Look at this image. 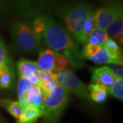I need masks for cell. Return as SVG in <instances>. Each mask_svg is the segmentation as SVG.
<instances>
[{
    "mask_svg": "<svg viewBox=\"0 0 123 123\" xmlns=\"http://www.w3.org/2000/svg\"><path fill=\"white\" fill-rule=\"evenodd\" d=\"M47 27L43 38L49 48L62 52L72 67L78 69L84 66V58L78 44L68 31L53 18L46 15Z\"/></svg>",
    "mask_w": 123,
    "mask_h": 123,
    "instance_id": "obj_1",
    "label": "cell"
},
{
    "mask_svg": "<svg viewBox=\"0 0 123 123\" xmlns=\"http://www.w3.org/2000/svg\"><path fill=\"white\" fill-rule=\"evenodd\" d=\"M94 10L92 4L84 1H77L59 5L55 12L75 42L82 44L81 32L84 23Z\"/></svg>",
    "mask_w": 123,
    "mask_h": 123,
    "instance_id": "obj_2",
    "label": "cell"
},
{
    "mask_svg": "<svg viewBox=\"0 0 123 123\" xmlns=\"http://www.w3.org/2000/svg\"><path fill=\"white\" fill-rule=\"evenodd\" d=\"M11 39L18 50L26 53L38 52L41 47L43 37L36 34L30 23L15 21L10 26Z\"/></svg>",
    "mask_w": 123,
    "mask_h": 123,
    "instance_id": "obj_3",
    "label": "cell"
},
{
    "mask_svg": "<svg viewBox=\"0 0 123 123\" xmlns=\"http://www.w3.org/2000/svg\"><path fill=\"white\" fill-rule=\"evenodd\" d=\"M43 97V116L47 123H54L68 105L70 93L57 85Z\"/></svg>",
    "mask_w": 123,
    "mask_h": 123,
    "instance_id": "obj_4",
    "label": "cell"
},
{
    "mask_svg": "<svg viewBox=\"0 0 123 123\" xmlns=\"http://www.w3.org/2000/svg\"><path fill=\"white\" fill-rule=\"evenodd\" d=\"M56 81L58 85L66 89L69 93H72L79 98L86 101H90L88 86L70 70H65L56 75Z\"/></svg>",
    "mask_w": 123,
    "mask_h": 123,
    "instance_id": "obj_5",
    "label": "cell"
},
{
    "mask_svg": "<svg viewBox=\"0 0 123 123\" xmlns=\"http://www.w3.org/2000/svg\"><path fill=\"white\" fill-rule=\"evenodd\" d=\"M122 9L123 6L120 2L108 1L106 4L95 10L94 12L95 27L103 30H107L111 23Z\"/></svg>",
    "mask_w": 123,
    "mask_h": 123,
    "instance_id": "obj_6",
    "label": "cell"
},
{
    "mask_svg": "<svg viewBox=\"0 0 123 123\" xmlns=\"http://www.w3.org/2000/svg\"><path fill=\"white\" fill-rule=\"evenodd\" d=\"M20 14L25 18H34L40 14L51 0H14Z\"/></svg>",
    "mask_w": 123,
    "mask_h": 123,
    "instance_id": "obj_7",
    "label": "cell"
},
{
    "mask_svg": "<svg viewBox=\"0 0 123 123\" xmlns=\"http://www.w3.org/2000/svg\"><path fill=\"white\" fill-rule=\"evenodd\" d=\"M92 84L102 86L108 90L118 78L114 75L107 66L91 68Z\"/></svg>",
    "mask_w": 123,
    "mask_h": 123,
    "instance_id": "obj_8",
    "label": "cell"
},
{
    "mask_svg": "<svg viewBox=\"0 0 123 123\" xmlns=\"http://www.w3.org/2000/svg\"><path fill=\"white\" fill-rule=\"evenodd\" d=\"M56 54V51L49 48L42 49L39 52L38 62H36L39 70L53 71V62Z\"/></svg>",
    "mask_w": 123,
    "mask_h": 123,
    "instance_id": "obj_9",
    "label": "cell"
},
{
    "mask_svg": "<svg viewBox=\"0 0 123 123\" xmlns=\"http://www.w3.org/2000/svg\"><path fill=\"white\" fill-rule=\"evenodd\" d=\"M17 70L18 77L27 79L33 74H37L39 71L36 62L27 59H20L17 64Z\"/></svg>",
    "mask_w": 123,
    "mask_h": 123,
    "instance_id": "obj_10",
    "label": "cell"
},
{
    "mask_svg": "<svg viewBox=\"0 0 123 123\" xmlns=\"http://www.w3.org/2000/svg\"><path fill=\"white\" fill-rule=\"evenodd\" d=\"M43 94L39 86L32 85L26 96V105L34 107L42 111L43 103Z\"/></svg>",
    "mask_w": 123,
    "mask_h": 123,
    "instance_id": "obj_11",
    "label": "cell"
},
{
    "mask_svg": "<svg viewBox=\"0 0 123 123\" xmlns=\"http://www.w3.org/2000/svg\"><path fill=\"white\" fill-rule=\"evenodd\" d=\"M15 79L14 67L6 66L0 68V88L9 90L13 87Z\"/></svg>",
    "mask_w": 123,
    "mask_h": 123,
    "instance_id": "obj_12",
    "label": "cell"
},
{
    "mask_svg": "<svg viewBox=\"0 0 123 123\" xmlns=\"http://www.w3.org/2000/svg\"><path fill=\"white\" fill-rule=\"evenodd\" d=\"M0 107L5 109L17 120L20 118L25 109V107L18 101H12L8 98L0 99Z\"/></svg>",
    "mask_w": 123,
    "mask_h": 123,
    "instance_id": "obj_13",
    "label": "cell"
},
{
    "mask_svg": "<svg viewBox=\"0 0 123 123\" xmlns=\"http://www.w3.org/2000/svg\"><path fill=\"white\" fill-rule=\"evenodd\" d=\"M90 100L97 104L104 103L108 98V90L98 84H90L88 86Z\"/></svg>",
    "mask_w": 123,
    "mask_h": 123,
    "instance_id": "obj_14",
    "label": "cell"
},
{
    "mask_svg": "<svg viewBox=\"0 0 123 123\" xmlns=\"http://www.w3.org/2000/svg\"><path fill=\"white\" fill-rule=\"evenodd\" d=\"M107 33L111 38L114 40L118 38L120 36L123 35V10H120V12L111 23L107 29Z\"/></svg>",
    "mask_w": 123,
    "mask_h": 123,
    "instance_id": "obj_15",
    "label": "cell"
},
{
    "mask_svg": "<svg viewBox=\"0 0 123 123\" xmlns=\"http://www.w3.org/2000/svg\"><path fill=\"white\" fill-rule=\"evenodd\" d=\"M43 116V111L34 107H25L22 115L17 119V123H36L38 119Z\"/></svg>",
    "mask_w": 123,
    "mask_h": 123,
    "instance_id": "obj_16",
    "label": "cell"
},
{
    "mask_svg": "<svg viewBox=\"0 0 123 123\" xmlns=\"http://www.w3.org/2000/svg\"><path fill=\"white\" fill-rule=\"evenodd\" d=\"M90 61L92 62L95 64H122L123 62H120L118 60H115L114 58L111 57L110 54L104 47H101L99 51L95 54L94 56L90 57L88 59Z\"/></svg>",
    "mask_w": 123,
    "mask_h": 123,
    "instance_id": "obj_17",
    "label": "cell"
},
{
    "mask_svg": "<svg viewBox=\"0 0 123 123\" xmlns=\"http://www.w3.org/2000/svg\"><path fill=\"white\" fill-rule=\"evenodd\" d=\"M31 84L29 81V80L26 78L18 77V81L17 83V95L18 102L22 105L24 107L26 105V96L28 91L32 86Z\"/></svg>",
    "mask_w": 123,
    "mask_h": 123,
    "instance_id": "obj_18",
    "label": "cell"
},
{
    "mask_svg": "<svg viewBox=\"0 0 123 123\" xmlns=\"http://www.w3.org/2000/svg\"><path fill=\"white\" fill-rule=\"evenodd\" d=\"M103 47L110 54V55L114 58L115 60L120 62H123L122 50L116 40L110 38L103 44Z\"/></svg>",
    "mask_w": 123,
    "mask_h": 123,
    "instance_id": "obj_19",
    "label": "cell"
},
{
    "mask_svg": "<svg viewBox=\"0 0 123 123\" xmlns=\"http://www.w3.org/2000/svg\"><path fill=\"white\" fill-rule=\"evenodd\" d=\"M32 30L37 35L43 37L44 31L47 27V19L46 15L44 14H38L33 18L32 22L30 23Z\"/></svg>",
    "mask_w": 123,
    "mask_h": 123,
    "instance_id": "obj_20",
    "label": "cell"
},
{
    "mask_svg": "<svg viewBox=\"0 0 123 123\" xmlns=\"http://www.w3.org/2000/svg\"><path fill=\"white\" fill-rule=\"evenodd\" d=\"M68 65L69 62L67 58L62 53L56 52L53 62V68L52 73L55 75H57L66 70Z\"/></svg>",
    "mask_w": 123,
    "mask_h": 123,
    "instance_id": "obj_21",
    "label": "cell"
},
{
    "mask_svg": "<svg viewBox=\"0 0 123 123\" xmlns=\"http://www.w3.org/2000/svg\"><path fill=\"white\" fill-rule=\"evenodd\" d=\"M6 66L14 67L13 63L9 55L8 51L4 41L0 36V68Z\"/></svg>",
    "mask_w": 123,
    "mask_h": 123,
    "instance_id": "obj_22",
    "label": "cell"
},
{
    "mask_svg": "<svg viewBox=\"0 0 123 123\" xmlns=\"http://www.w3.org/2000/svg\"><path fill=\"white\" fill-rule=\"evenodd\" d=\"M110 95L119 101H123V79H118L108 90Z\"/></svg>",
    "mask_w": 123,
    "mask_h": 123,
    "instance_id": "obj_23",
    "label": "cell"
},
{
    "mask_svg": "<svg viewBox=\"0 0 123 123\" xmlns=\"http://www.w3.org/2000/svg\"><path fill=\"white\" fill-rule=\"evenodd\" d=\"M94 27H95V23H94V13H93L88 18V19L85 22L84 27H83V30H82V32H81V42H82V44L86 43V40H87L88 36L90 35L91 31Z\"/></svg>",
    "mask_w": 123,
    "mask_h": 123,
    "instance_id": "obj_24",
    "label": "cell"
},
{
    "mask_svg": "<svg viewBox=\"0 0 123 123\" xmlns=\"http://www.w3.org/2000/svg\"><path fill=\"white\" fill-rule=\"evenodd\" d=\"M89 36L97 38V39L98 41V43H99V46H101V47L103 46V44H105L106 41L110 38L107 31L103 30H101L97 27H94L91 31Z\"/></svg>",
    "mask_w": 123,
    "mask_h": 123,
    "instance_id": "obj_25",
    "label": "cell"
},
{
    "mask_svg": "<svg viewBox=\"0 0 123 123\" xmlns=\"http://www.w3.org/2000/svg\"><path fill=\"white\" fill-rule=\"evenodd\" d=\"M101 47L99 45H94L91 44H84V47L81 50V54L84 60H88L90 57L94 56L95 54H97L99 50L101 49Z\"/></svg>",
    "mask_w": 123,
    "mask_h": 123,
    "instance_id": "obj_26",
    "label": "cell"
},
{
    "mask_svg": "<svg viewBox=\"0 0 123 123\" xmlns=\"http://www.w3.org/2000/svg\"><path fill=\"white\" fill-rule=\"evenodd\" d=\"M57 85L58 84H57L56 79H51L49 81L41 82V85H40V88L42 90L43 97L45 96L46 94H47L49 92H51L53 88L57 86Z\"/></svg>",
    "mask_w": 123,
    "mask_h": 123,
    "instance_id": "obj_27",
    "label": "cell"
},
{
    "mask_svg": "<svg viewBox=\"0 0 123 123\" xmlns=\"http://www.w3.org/2000/svg\"><path fill=\"white\" fill-rule=\"evenodd\" d=\"M114 75L118 79H123V64H114L107 66Z\"/></svg>",
    "mask_w": 123,
    "mask_h": 123,
    "instance_id": "obj_28",
    "label": "cell"
},
{
    "mask_svg": "<svg viewBox=\"0 0 123 123\" xmlns=\"http://www.w3.org/2000/svg\"><path fill=\"white\" fill-rule=\"evenodd\" d=\"M38 76L41 82L49 81L51 79H56V75L49 71L39 70L38 73Z\"/></svg>",
    "mask_w": 123,
    "mask_h": 123,
    "instance_id": "obj_29",
    "label": "cell"
},
{
    "mask_svg": "<svg viewBox=\"0 0 123 123\" xmlns=\"http://www.w3.org/2000/svg\"><path fill=\"white\" fill-rule=\"evenodd\" d=\"M27 79L29 80V81L30 82L31 84L34 85V86H40L41 85V81L38 78V73L37 74H33L32 75H31L30 77H28Z\"/></svg>",
    "mask_w": 123,
    "mask_h": 123,
    "instance_id": "obj_30",
    "label": "cell"
},
{
    "mask_svg": "<svg viewBox=\"0 0 123 123\" xmlns=\"http://www.w3.org/2000/svg\"><path fill=\"white\" fill-rule=\"evenodd\" d=\"M5 0H0V14L3 12V10L4 8Z\"/></svg>",
    "mask_w": 123,
    "mask_h": 123,
    "instance_id": "obj_31",
    "label": "cell"
},
{
    "mask_svg": "<svg viewBox=\"0 0 123 123\" xmlns=\"http://www.w3.org/2000/svg\"><path fill=\"white\" fill-rule=\"evenodd\" d=\"M108 1H113V2H120V0H107Z\"/></svg>",
    "mask_w": 123,
    "mask_h": 123,
    "instance_id": "obj_32",
    "label": "cell"
},
{
    "mask_svg": "<svg viewBox=\"0 0 123 123\" xmlns=\"http://www.w3.org/2000/svg\"><path fill=\"white\" fill-rule=\"evenodd\" d=\"M0 123H6L5 122H4L3 120H0Z\"/></svg>",
    "mask_w": 123,
    "mask_h": 123,
    "instance_id": "obj_33",
    "label": "cell"
}]
</instances>
